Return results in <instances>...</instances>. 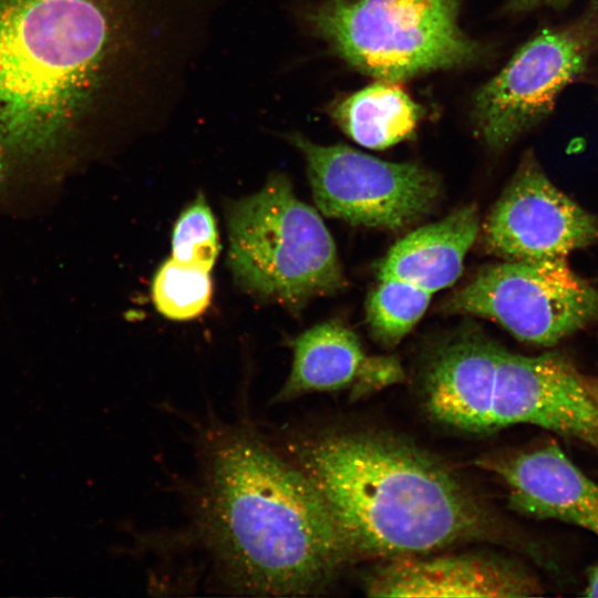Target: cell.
<instances>
[{
    "mask_svg": "<svg viewBox=\"0 0 598 598\" xmlns=\"http://www.w3.org/2000/svg\"><path fill=\"white\" fill-rule=\"evenodd\" d=\"M197 18L199 0H0V190L59 182L144 111Z\"/></svg>",
    "mask_w": 598,
    "mask_h": 598,
    "instance_id": "6da1fadb",
    "label": "cell"
},
{
    "mask_svg": "<svg viewBox=\"0 0 598 598\" xmlns=\"http://www.w3.org/2000/svg\"><path fill=\"white\" fill-rule=\"evenodd\" d=\"M199 483L198 528L231 589L310 595L351 563L317 489L252 430L210 429Z\"/></svg>",
    "mask_w": 598,
    "mask_h": 598,
    "instance_id": "7a4b0ae2",
    "label": "cell"
},
{
    "mask_svg": "<svg viewBox=\"0 0 598 598\" xmlns=\"http://www.w3.org/2000/svg\"><path fill=\"white\" fill-rule=\"evenodd\" d=\"M285 454L323 501L350 561L435 553L496 536L493 518L441 462L371 430L290 439Z\"/></svg>",
    "mask_w": 598,
    "mask_h": 598,
    "instance_id": "3957f363",
    "label": "cell"
},
{
    "mask_svg": "<svg viewBox=\"0 0 598 598\" xmlns=\"http://www.w3.org/2000/svg\"><path fill=\"white\" fill-rule=\"evenodd\" d=\"M423 403L433 420L462 432L530 424L598 448V404L557 352L524 355L480 337L454 340L427 365Z\"/></svg>",
    "mask_w": 598,
    "mask_h": 598,
    "instance_id": "277c9868",
    "label": "cell"
},
{
    "mask_svg": "<svg viewBox=\"0 0 598 598\" xmlns=\"http://www.w3.org/2000/svg\"><path fill=\"white\" fill-rule=\"evenodd\" d=\"M228 265L248 292L291 310L346 285L336 245L319 214L272 174L257 192L226 210Z\"/></svg>",
    "mask_w": 598,
    "mask_h": 598,
    "instance_id": "5b68a950",
    "label": "cell"
},
{
    "mask_svg": "<svg viewBox=\"0 0 598 598\" xmlns=\"http://www.w3.org/2000/svg\"><path fill=\"white\" fill-rule=\"evenodd\" d=\"M460 0H321L303 19L351 66L395 82L476 61L458 25Z\"/></svg>",
    "mask_w": 598,
    "mask_h": 598,
    "instance_id": "8992f818",
    "label": "cell"
},
{
    "mask_svg": "<svg viewBox=\"0 0 598 598\" xmlns=\"http://www.w3.org/2000/svg\"><path fill=\"white\" fill-rule=\"evenodd\" d=\"M597 45L598 0L571 20L538 31L475 94L480 137L501 151L545 120L565 87L585 74Z\"/></svg>",
    "mask_w": 598,
    "mask_h": 598,
    "instance_id": "52a82bcc",
    "label": "cell"
},
{
    "mask_svg": "<svg viewBox=\"0 0 598 598\" xmlns=\"http://www.w3.org/2000/svg\"><path fill=\"white\" fill-rule=\"evenodd\" d=\"M445 308L488 318L520 341L551 347L598 318V288L567 261L507 260L478 271Z\"/></svg>",
    "mask_w": 598,
    "mask_h": 598,
    "instance_id": "ba28073f",
    "label": "cell"
},
{
    "mask_svg": "<svg viewBox=\"0 0 598 598\" xmlns=\"http://www.w3.org/2000/svg\"><path fill=\"white\" fill-rule=\"evenodd\" d=\"M303 155L319 210L357 226L398 230L427 214L440 195L436 176L417 164L375 158L349 146L287 136Z\"/></svg>",
    "mask_w": 598,
    "mask_h": 598,
    "instance_id": "9c48e42d",
    "label": "cell"
},
{
    "mask_svg": "<svg viewBox=\"0 0 598 598\" xmlns=\"http://www.w3.org/2000/svg\"><path fill=\"white\" fill-rule=\"evenodd\" d=\"M483 239L506 260L567 261L598 240V219L559 190L529 153L485 219Z\"/></svg>",
    "mask_w": 598,
    "mask_h": 598,
    "instance_id": "30bf717a",
    "label": "cell"
},
{
    "mask_svg": "<svg viewBox=\"0 0 598 598\" xmlns=\"http://www.w3.org/2000/svg\"><path fill=\"white\" fill-rule=\"evenodd\" d=\"M370 597L538 596L543 587L520 564L486 554L421 555L385 560L365 581Z\"/></svg>",
    "mask_w": 598,
    "mask_h": 598,
    "instance_id": "8fae6325",
    "label": "cell"
},
{
    "mask_svg": "<svg viewBox=\"0 0 598 598\" xmlns=\"http://www.w3.org/2000/svg\"><path fill=\"white\" fill-rule=\"evenodd\" d=\"M475 464L503 481L515 512L573 524L598 536V484L556 442L484 456Z\"/></svg>",
    "mask_w": 598,
    "mask_h": 598,
    "instance_id": "7c38bea8",
    "label": "cell"
},
{
    "mask_svg": "<svg viewBox=\"0 0 598 598\" xmlns=\"http://www.w3.org/2000/svg\"><path fill=\"white\" fill-rule=\"evenodd\" d=\"M480 230L475 206H465L440 221L400 239L383 258L379 279L395 278L431 293L453 285Z\"/></svg>",
    "mask_w": 598,
    "mask_h": 598,
    "instance_id": "4fadbf2b",
    "label": "cell"
},
{
    "mask_svg": "<svg viewBox=\"0 0 598 598\" xmlns=\"http://www.w3.org/2000/svg\"><path fill=\"white\" fill-rule=\"evenodd\" d=\"M367 358L357 334L343 323L316 324L292 341L291 370L272 403L352 388Z\"/></svg>",
    "mask_w": 598,
    "mask_h": 598,
    "instance_id": "5bb4252c",
    "label": "cell"
},
{
    "mask_svg": "<svg viewBox=\"0 0 598 598\" xmlns=\"http://www.w3.org/2000/svg\"><path fill=\"white\" fill-rule=\"evenodd\" d=\"M329 113L358 144L382 150L410 137L424 110L400 86L380 80L333 102Z\"/></svg>",
    "mask_w": 598,
    "mask_h": 598,
    "instance_id": "9a60e30c",
    "label": "cell"
},
{
    "mask_svg": "<svg viewBox=\"0 0 598 598\" xmlns=\"http://www.w3.org/2000/svg\"><path fill=\"white\" fill-rule=\"evenodd\" d=\"M432 293L395 278H381L367 300V321L383 346L398 344L424 315Z\"/></svg>",
    "mask_w": 598,
    "mask_h": 598,
    "instance_id": "2e32d148",
    "label": "cell"
},
{
    "mask_svg": "<svg viewBox=\"0 0 598 598\" xmlns=\"http://www.w3.org/2000/svg\"><path fill=\"white\" fill-rule=\"evenodd\" d=\"M212 295L209 271L174 258L161 265L152 282V298L157 311L172 320L198 317L209 306Z\"/></svg>",
    "mask_w": 598,
    "mask_h": 598,
    "instance_id": "e0dca14e",
    "label": "cell"
},
{
    "mask_svg": "<svg viewBox=\"0 0 598 598\" xmlns=\"http://www.w3.org/2000/svg\"><path fill=\"white\" fill-rule=\"evenodd\" d=\"M220 244L216 221L203 194L179 215L172 235L173 258L210 272Z\"/></svg>",
    "mask_w": 598,
    "mask_h": 598,
    "instance_id": "ac0fdd59",
    "label": "cell"
},
{
    "mask_svg": "<svg viewBox=\"0 0 598 598\" xmlns=\"http://www.w3.org/2000/svg\"><path fill=\"white\" fill-rule=\"evenodd\" d=\"M403 370L391 357H368L357 381L351 388L353 399L361 398L384 386L402 382Z\"/></svg>",
    "mask_w": 598,
    "mask_h": 598,
    "instance_id": "d6986e66",
    "label": "cell"
},
{
    "mask_svg": "<svg viewBox=\"0 0 598 598\" xmlns=\"http://www.w3.org/2000/svg\"><path fill=\"white\" fill-rule=\"evenodd\" d=\"M573 0H508L506 9L512 13L527 12L538 8L560 10L569 6Z\"/></svg>",
    "mask_w": 598,
    "mask_h": 598,
    "instance_id": "ffe728a7",
    "label": "cell"
},
{
    "mask_svg": "<svg viewBox=\"0 0 598 598\" xmlns=\"http://www.w3.org/2000/svg\"><path fill=\"white\" fill-rule=\"evenodd\" d=\"M585 595L598 597V561L588 571Z\"/></svg>",
    "mask_w": 598,
    "mask_h": 598,
    "instance_id": "44dd1931",
    "label": "cell"
},
{
    "mask_svg": "<svg viewBox=\"0 0 598 598\" xmlns=\"http://www.w3.org/2000/svg\"><path fill=\"white\" fill-rule=\"evenodd\" d=\"M586 389L598 404V373L592 377L582 375Z\"/></svg>",
    "mask_w": 598,
    "mask_h": 598,
    "instance_id": "7402d4cb",
    "label": "cell"
},
{
    "mask_svg": "<svg viewBox=\"0 0 598 598\" xmlns=\"http://www.w3.org/2000/svg\"><path fill=\"white\" fill-rule=\"evenodd\" d=\"M594 93H595V95H596V97L598 100V74H597V76L595 79V82H594Z\"/></svg>",
    "mask_w": 598,
    "mask_h": 598,
    "instance_id": "603a6c76",
    "label": "cell"
}]
</instances>
